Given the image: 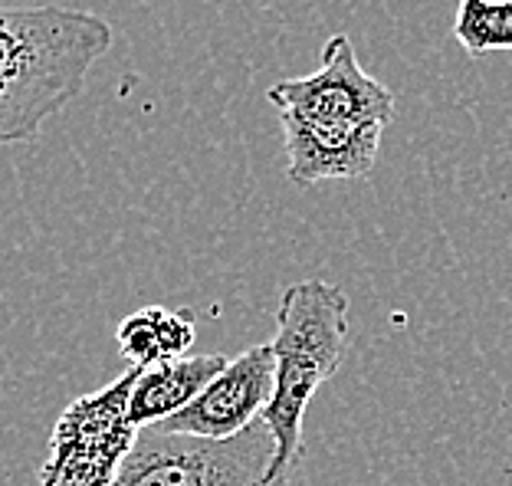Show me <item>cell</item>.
I'll return each instance as SVG.
<instances>
[{"mask_svg":"<svg viewBox=\"0 0 512 486\" xmlns=\"http://www.w3.org/2000/svg\"><path fill=\"white\" fill-rule=\"evenodd\" d=\"M112 46V23L79 7L0 4V145L40 138L79 99Z\"/></svg>","mask_w":512,"mask_h":486,"instance_id":"obj_1","label":"cell"},{"mask_svg":"<svg viewBox=\"0 0 512 486\" xmlns=\"http://www.w3.org/2000/svg\"><path fill=\"white\" fill-rule=\"evenodd\" d=\"M276 388L263 424L276 441L273 477L293 483L302 457V418L316 391L342 368L348 349V296L329 280L286 286L276 309Z\"/></svg>","mask_w":512,"mask_h":486,"instance_id":"obj_2","label":"cell"},{"mask_svg":"<svg viewBox=\"0 0 512 486\" xmlns=\"http://www.w3.org/2000/svg\"><path fill=\"white\" fill-rule=\"evenodd\" d=\"M273 460L276 441L263 421L230 441L168 434L151 424L138 431L109 486H289L273 477Z\"/></svg>","mask_w":512,"mask_h":486,"instance_id":"obj_3","label":"cell"},{"mask_svg":"<svg viewBox=\"0 0 512 486\" xmlns=\"http://www.w3.org/2000/svg\"><path fill=\"white\" fill-rule=\"evenodd\" d=\"M142 368L128 365L109 388L76 398L56 421L43 486H109L125 464L138 431L128 421V398Z\"/></svg>","mask_w":512,"mask_h":486,"instance_id":"obj_4","label":"cell"},{"mask_svg":"<svg viewBox=\"0 0 512 486\" xmlns=\"http://www.w3.org/2000/svg\"><path fill=\"white\" fill-rule=\"evenodd\" d=\"M276 112H293L319 122L388 125L394 119V92L368 76L345 33L325 40L319 69L299 79H279L266 89Z\"/></svg>","mask_w":512,"mask_h":486,"instance_id":"obj_5","label":"cell"},{"mask_svg":"<svg viewBox=\"0 0 512 486\" xmlns=\"http://www.w3.org/2000/svg\"><path fill=\"white\" fill-rule=\"evenodd\" d=\"M276 388V355L273 345H253V349L230 358L220 372L188 408L158 427L168 434H191L207 441H230L243 434L253 421L263 418L266 404L273 401Z\"/></svg>","mask_w":512,"mask_h":486,"instance_id":"obj_6","label":"cell"},{"mask_svg":"<svg viewBox=\"0 0 512 486\" xmlns=\"http://www.w3.org/2000/svg\"><path fill=\"white\" fill-rule=\"evenodd\" d=\"M286 142V178L296 188H312L319 181L368 178L381 152L384 125L319 122L293 112H279Z\"/></svg>","mask_w":512,"mask_h":486,"instance_id":"obj_7","label":"cell"},{"mask_svg":"<svg viewBox=\"0 0 512 486\" xmlns=\"http://www.w3.org/2000/svg\"><path fill=\"white\" fill-rule=\"evenodd\" d=\"M230 358L224 355H184L155 368H142L128 398V421L135 431L161 424L184 411L188 404L224 372Z\"/></svg>","mask_w":512,"mask_h":486,"instance_id":"obj_8","label":"cell"},{"mask_svg":"<svg viewBox=\"0 0 512 486\" xmlns=\"http://www.w3.org/2000/svg\"><path fill=\"white\" fill-rule=\"evenodd\" d=\"M119 352L135 368H155L161 362L184 358L194 345V316L165 306H145L125 316L115 329Z\"/></svg>","mask_w":512,"mask_h":486,"instance_id":"obj_9","label":"cell"},{"mask_svg":"<svg viewBox=\"0 0 512 486\" xmlns=\"http://www.w3.org/2000/svg\"><path fill=\"white\" fill-rule=\"evenodd\" d=\"M453 40L473 60L486 53L512 50V0H460Z\"/></svg>","mask_w":512,"mask_h":486,"instance_id":"obj_10","label":"cell"}]
</instances>
